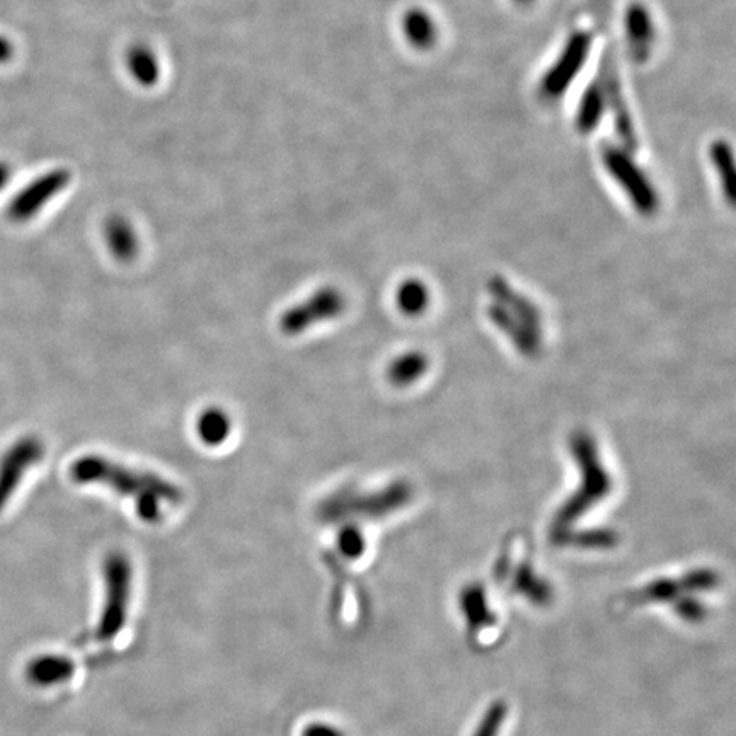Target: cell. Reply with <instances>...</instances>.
<instances>
[{
    "instance_id": "1",
    "label": "cell",
    "mask_w": 736,
    "mask_h": 736,
    "mask_svg": "<svg viewBox=\"0 0 736 736\" xmlns=\"http://www.w3.org/2000/svg\"><path fill=\"white\" fill-rule=\"evenodd\" d=\"M70 478L77 484H103L135 501L138 517L147 524H157L162 517V503L179 505L183 489L159 474L135 471L101 455H84L70 466Z\"/></svg>"
},
{
    "instance_id": "2",
    "label": "cell",
    "mask_w": 736,
    "mask_h": 736,
    "mask_svg": "<svg viewBox=\"0 0 736 736\" xmlns=\"http://www.w3.org/2000/svg\"><path fill=\"white\" fill-rule=\"evenodd\" d=\"M571 452L575 454L581 469V484L575 495L559 508L552 534H559L564 530H570L576 520L587 513L597 501L604 500L612 489V479L605 471L602 462L598 460L597 447L592 437L587 433H576L571 438Z\"/></svg>"
},
{
    "instance_id": "3",
    "label": "cell",
    "mask_w": 736,
    "mask_h": 736,
    "mask_svg": "<svg viewBox=\"0 0 736 736\" xmlns=\"http://www.w3.org/2000/svg\"><path fill=\"white\" fill-rule=\"evenodd\" d=\"M411 498V489L404 483L391 484L375 493H358L351 489H341L328 496L317 508V517L324 524H338L353 518H380Z\"/></svg>"
},
{
    "instance_id": "4",
    "label": "cell",
    "mask_w": 736,
    "mask_h": 736,
    "mask_svg": "<svg viewBox=\"0 0 736 736\" xmlns=\"http://www.w3.org/2000/svg\"><path fill=\"white\" fill-rule=\"evenodd\" d=\"M104 604L99 617L98 639L108 641L123 631L132 600L133 570L123 552H111L104 559Z\"/></svg>"
},
{
    "instance_id": "5",
    "label": "cell",
    "mask_w": 736,
    "mask_h": 736,
    "mask_svg": "<svg viewBox=\"0 0 736 736\" xmlns=\"http://www.w3.org/2000/svg\"><path fill=\"white\" fill-rule=\"evenodd\" d=\"M602 159L607 173L621 186L639 213L651 215L658 210V195L653 184L626 149L614 145L605 147Z\"/></svg>"
},
{
    "instance_id": "6",
    "label": "cell",
    "mask_w": 736,
    "mask_h": 736,
    "mask_svg": "<svg viewBox=\"0 0 736 736\" xmlns=\"http://www.w3.org/2000/svg\"><path fill=\"white\" fill-rule=\"evenodd\" d=\"M593 36L588 31H575L568 38L559 57L549 67L541 79L542 98L554 101L563 98L564 92L570 89L576 77L587 64L588 57L592 53Z\"/></svg>"
},
{
    "instance_id": "7",
    "label": "cell",
    "mask_w": 736,
    "mask_h": 736,
    "mask_svg": "<svg viewBox=\"0 0 736 736\" xmlns=\"http://www.w3.org/2000/svg\"><path fill=\"white\" fill-rule=\"evenodd\" d=\"M346 309L343 292L334 287H322L304 302L290 307L280 317V331L287 336H299L319 322L333 321Z\"/></svg>"
},
{
    "instance_id": "8",
    "label": "cell",
    "mask_w": 736,
    "mask_h": 736,
    "mask_svg": "<svg viewBox=\"0 0 736 736\" xmlns=\"http://www.w3.org/2000/svg\"><path fill=\"white\" fill-rule=\"evenodd\" d=\"M45 442L36 435H23L0 455V512L16 495L24 474L45 459Z\"/></svg>"
},
{
    "instance_id": "9",
    "label": "cell",
    "mask_w": 736,
    "mask_h": 736,
    "mask_svg": "<svg viewBox=\"0 0 736 736\" xmlns=\"http://www.w3.org/2000/svg\"><path fill=\"white\" fill-rule=\"evenodd\" d=\"M70 179L72 176L67 169H53L41 174L12 198L7 207V217L14 224H26L35 219L55 196L69 186Z\"/></svg>"
},
{
    "instance_id": "10",
    "label": "cell",
    "mask_w": 736,
    "mask_h": 736,
    "mask_svg": "<svg viewBox=\"0 0 736 736\" xmlns=\"http://www.w3.org/2000/svg\"><path fill=\"white\" fill-rule=\"evenodd\" d=\"M719 576L713 570L689 571L680 578H662L651 581L638 592L631 593L629 602L633 604H663L675 602L687 593L708 592L718 587Z\"/></svg>"
},
{
    "instance_id": "11",
    "label": "cell",
    "mask_w": 736,
    "mask_h": 736,
    "mask_svg": "<svg viewBox=\"0 0 736 736\" xmlns=\"http://www.w3.org/2000/svg\"><path fill=\"white\" fill-rule=\"evenodd\" d=\"M619 91L616 72L612 69L605 70L597 81H593L588 87L583 98H581L578 113H576V127L581 133H590L598 127V123L604 118L605 111L609 110L614 101L616 92Z\"/></svg>"
},
{
    "instance_id": "12",
    "label": "cell",
    "mask_w": 736,
    "mask_h": 736,
    "mask_svg": "<svg viewBox=\"0 0 736 736\" xmlns=\"http://www.w3.org/2000/svg\"><path fill=\"white\" fill-rule=\"evenodd\" d=\"M104 241L113 254V258L120 263H132L140 253V241L132 222L120 213L110 215L103 227Z\"/></svg>"
},
{
    "instance_id": "13",
    "label": "cell",
    "mask_w": 736,
    "mask_h": 736,
    "mask_svg": "<svg viewBox=\"0 0 736 736\" xmlns=\"http://www.w3.org/2000/svg\"><path fill=\"white\" fill-rule=\"evenodd\" d=\"M624 29L634 57L638 60L646 57L656 38L655 23L650 11L641 4H633L624 16Z\"/></svg>"
},
{
    "instance_id": "14",
    "label": "cell",
    "mask_w": 736,
    "mask_h": 736,
    "mask_svg": "<svg viewBox=\"0 0 736 736\" xmlns=\"http://www.w3.org/2000/svg\"><path fill=\"white\" fill-rule=\"evenodd\" d=\"M128 74L132 75L135 84L145 89L157 86L161 81V62L156 52L145 43H135L127 50Z\"/></svg>"
},
{
    "instance_id": "15",
    "label": "cell",
    "mask_w": 736,
    "mask_h": 736,
    "mask_svg": "<svg viewBox=\"0 0 736 736\" xmlns=\"http://www.w3.org/2000/svg\"><path fill=\"white\" fill-rule=\"evenodd\" d=\"M74 673V662L60 655L38 656L26 668L29 682L41 687L64 684L74 677Z\"/></svg>"
},
{
    "instance_id": "16",
    "label": "cell",
    "mask_w": 736,
    "mask_h": 736,
    "mask_svg": "<svg viewBox=\"0 0 736 736\" xmlns=\"http://www.w3.org/2000/svg\"><path fill=\"white\" fill-rule=\"evenodd\" d=\"M403 35L409 45L416 50H430L438 40V29L435 19L423 9H409L404 14Z\"/></svg>"
},
{
    "instance_id": "17",
    "label": "cell",
    "mask_w": 736,
    "mask_h": 736,
    "mask_svg": "<svg viewBox=\"0 0 736 736\" xmlns=\"http://www.w3.org/2000/svg\"><path fill=\"white\" fill-rule=\"evenodd\" d=\"M232 421L222 408L203 409L196 421V433L208 447H219L229 438Z\"/></svg>"
},
{
    "instance_id": "18",
    "label": "cell",
    "mask_w": 736,
    "mask_h": 736,
    "mask_svg": "<svg viewBox=\"0 0 736 736\" xmlns=\"http://www.w3.org/2000/svg\"><path fill=\"white\" fill-rule=\"evenodd\" d=\"M460 607L466 616L467 624L472 631H479L495 622L493 612L489 610L486 595L481 585H471L460 593Z\"/></svg>"
},
{
    "instance_id": "19",
    "label": "cell",
    "mask_w": 736,
    "mask_h": 736,
    "mask_svg": "<svg viewBox=\"0 0 736 736\" xmlns=\"http://www.w3.org/2000/svg\"><path fill=\"white\" fill-rule=\"evenodd\" d=\"M426 367H428L426 358L421 353L411 351V353H404L396 360H392L387 370V377L391 380L392 386H409L425 374Z\"/></svg>"
},
{
    "instance_id": "20",
    "label": "cell",
    "mask_w": 736,
    "mask_h": 736,
    "mask_svg": "<svg viewBox=\"0 0 736 736\" xmlns=\"http://www.w3.org/2000/svg\"><path fill=\"white\" fill-rule=\"evenodd\" d=\"M711 159H713L714 169H716V173L721 179V186H723L725 196L728 198V203L733 205L736 198V174L735 159H733L730 144L725 140L714 142L713 147H711Z\"/></svg>"
},
{
    "instance_id": "21",
    "label": "cell",
    "mask_w": 736,
    "mask_h": 736,
    "mask_svg": "<svg viewBox=\"0 0 736 736\" xmlns=\"http://www.w3.org/2000/svg\"><path fill=\"white\" fill-rule=\"evenodd\" d=\"M552 539L559 546H575L581 549H610L617 544V535L610 530H587V532L564 530L559 534H552Z\"/></svg>"
},
{
    "instance_id": "22",
    "label": "cell",
    "mask_w": 736,
    "mask_h": 736,
    "mask_svg": "<svg viewBox=\"0 0 736 736\" xmlns=\"http://www.w3.org/2000/svg\"><path fill=\"white\" fill-rule=\"evenodd\" d=\"M513 588L515 592L522 593L529 598L530 602L537 605H546L551 602L552 590L546 581L535 575L534 568H530L529 564L520 566L513 580Z\"/></svg>"
},
{
    "instance_id": "23",
    "label": "cell",
    "mask_w": 736,
    "mask_h": 736,
    "mask_svg": "<svg viewBox=\"0 0 736 736\" xmlns=\"http://www.w3.org/2000/svg\"><path fill=\"white\" fill-rule=\"evenodd\" d=\"M430 302V295L423 283L406 280L397 290V305L406 316H420Z\"/></svg>"
},
{
    "instance_id": "24",
    "label": "cell",
    "mask_w": 736,
    "mask_h": 736,
    "mask_svg": "<svg viewBox=\"0 0 736 736\" xmlns=\"http://www.w3.org/2000/svg\"><path fill=\"white\" fill-rule=\"evenodd\" d=\"M336 544L341 554L346 559H358L362 556L367 544H365V535L357 525L348 524L340 530V534L336 537Z\"/></svg>"
},
{
    "instance_id": "25",
    "label": "cell",
    "mask_w": 736,
    "mask_h": 736,
    "mask_svg": "<svg viewBox=\"0 0 736 736\" xmlns=\"http://www.w3.org/2000/svg\"><path fill=\"white\" fill-rule=\"evenodd\" d=\"M508 716V706L503 701H496L489 706L488 711L484 713L478 730L474 736H498L500 735L503 723Z\"/></svg>"
},
{
    "instance_id": "26",
    "label": "cell",
    "mask_w": 736,
    "mask_h": 736,
    "mask_svg": "<svg viewBox=\"0 0 736 736\" xmlns=\"http://www.w3.org/2000/svg\"><path fill=\"white\" fill-rule=\"evenodd\" d=\"M675 612L677 616L689 622H699L706 617V607L697 598L694 600L687 595L675 600Z\"/></svg>"
},
{
    "instance_id": "27",
    "label": "cell",
    "mask_w": 736,
    "mask_h": 736,
    "mask_svg": "<svg viewBox=\"0 0 736 736\" xmlns=\"http://www.w3.org/2000/svg\"><path fill=\"white\" fill-rule=\"evenodd\" d=\"M302 736H343L340 730H336L334 726L329 725H311L307 726Z\"/></svg>"
},
{
    "instance_id": "28",
    "label": "cell",
    "mask_w": 736,
    "mask_h": 736,
    "mask_svg": "<svg viewBox=\"0 0 736 736\" xmlns=\"http://www.w3.org/2000/svg\"><path fill=\"white\" fill-rule=\"evenodd\" d=\"M9 181H11V167L7 166L6 162H0V191L6 188Z\"/></svg>"
},
{
    "instance_id": "29",
    "label": "cell",
    "mask_w": 736,
    "mask_h": 736,
    "mask_svg": "<svg viewBox=\"0 0 736 736\" xmlns=\"http://www.w3.org/2000/svg\"><path fill=\"white\" fill-rule=\"evenodd\" d=\"M515 2H518V4H530L532 0H515Z\"/></svg>"
}]
</instances>
